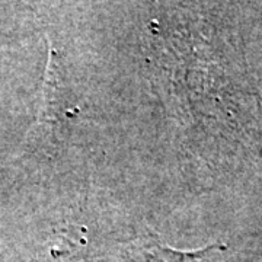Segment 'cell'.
I'll return each instance as SVG.
<instances>
[{
  "label": "cell",
  "instance_id": "1",
  "mask_svg": "<svg viewBox=\"0 0 262 262\" xmlns=\"http://www.w3.org/2000/svg\"><path fill=\"white\" fill-rule=\"evenodd\" d=\"M219 249H225V246L211 245L206 249L182 252L160 244L153 236H146L117 245L99 262H203Z\"/></svg>",
  "mask_w": 262,
  "mask_h": 262
}]
</instances>
